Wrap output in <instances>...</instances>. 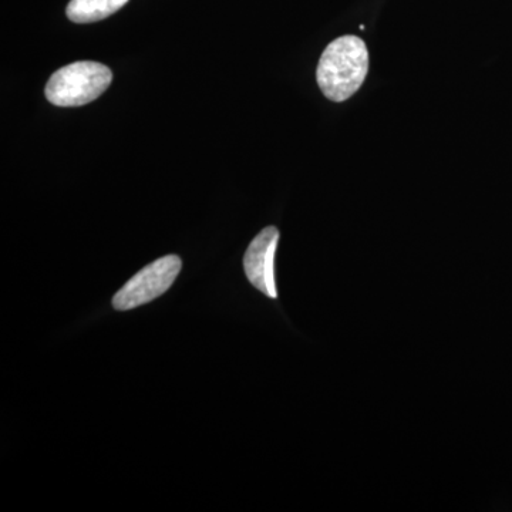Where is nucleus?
<instances>
[{"instance_id":"2","label":"nucleus","mask_w":512,"mask_h":512,"mask_svg":"<svg viewBox=\"0 0 512 512\" xmlns=\"http://www.w3.org/2000/svg\"><path fill=\"white\" fill-rule=\"evenodd\" d=\"M113 73L97 62H76L57 70L46 86V99L57 107H80L109 89Z\"/></svg>"},{"instance_id":"3","label":"nucleus","mask_w":512,"mask_h":512,"mask_svg":"<svg viewBox=\"0 0 512 512\" xmlns=\"http://www.w3.org/2000/svg\"><path fill=\"white\" fill-rule=\"evenodd\" d=\"M181 265L180 256L177 255L163 256L147 265L114 295V309L130 311L164 295L180 274Z\"/></svg>"},{"instance_id":"1","label":"nucleus","mask_w":512,"mask_h":512,"mask_svg":"<svg viewBox=\"0 0 512 512\" xmlns=\"http://www.w3.org/2000/svg\"><path fill=\"white\" fill-rule=\"evenodd\" d=\"M369 72L366 43L357 36L333 40L320 56L316 79L329 100L342 103L362 87Z\"/></svg>"},{"instance_id":"4","label":"nucleus","mask_w":512,"mask_h":512,"mask_svg":"<svg viewBox=\"0 0 512 512\" xmlns=\"http://www.w3.org/2000/svg\"><path fill=\"white\" fill-rule=\"evenodd\" d=\"M278 241V228L266 227L256 235L244 256V269L248 281L254 288L272 299L278 296L274 269Z\"/></svg>"},{"instance_id":"5","label":"nucleus","mask_w":512,"mask_h":512,"mask_svg":"<svg viewBox=\"0 0 512 512\" xmlns=\"http://www.w3.org/2000/svg\"><path fill=\"white\" fill-rule=\"evenodd\" d=\"M128 0H70L67 5V18L74 23L99 22L119 12Z\"/></svg>"}]
</instances>
